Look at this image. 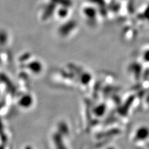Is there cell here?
Returning a JSON list of instances; mask_svg holds the SVG:
<instances>
[{"instance_id": "obj_6", "label": "cell", "mask_w": 149, "mask_h": 149, "mask_svg": "<svg viewBox=\"0 0 149 149\" xmlns=\"http://www.w3.org/2000/svg\"><path fill=\"white\" fill-rule=\"evenodd\" d=\"M25 149H33V148H32V147H31V146H27V147L25 148Z\"/></svg>"}, {"instance_id": "obj_5", "label": "cell", "mask_w": 149, "mask_h": 149, "mask_svg": "<svg viewBox=\"0 0 149 149\" xmlns=\"http://www.w3.org/2000/svg\"><path fill=\"white\" fill-rule=\"evenodd\" d=\"M58 132L61 134L62 136H64V135H67L69 132L68 125H67L66 123H65L64 122H61L58 124Z\"/></svg>"}, {"instance_id": "obj_1", "label": "cell", "mask_w": 149, "mask_h": 149, "mask_svg": "<svg viewBox=\"0 0 149 149\" xmlns=\"http://www.w3.org/2000/svg\"><path fill=\"white\" fill-rule=\"evenodd\" d=\"M56 149H67L63 141V136L58 132L55 133L52 137Z\"/></svg>"}, {"instance_id": "obj_4", "label": "cell", "mask_w": 149, "mask_h": 149, "mask_svg": "<svg viewBox=\"0 0 149 149\" xmlns=\"http://www.w3.org/2000/svg\"><path fill=\"white\" fill-rule=\"evenodd\" d=\"M32 102H33V99L32 96L31 95H26L21 100L20 104L24 108H29L32 105Z\"/></svg>"}, {"instance_id": "obj_2", "label": "cell", "mask_w": 149, "mask_h": 149, "mask_svg": "<svg viewBox=\"0 0 149 149\" xmlns=\"http://www.w3.org/2000/svg\"><path fill=\"white\" fill-rule=\"evenodd\" d=\"M106 111V106L105 104H100L96 106L93 109V113L97 116V117H101L103 116Z\"/></svg>"}, {"instance_id": "obj_3", "label": "cell", "mask_w": 149, "mask_h": 149, "mask_svg": "<svg viewBox=\"0 0 149 149\" xmlns=\"http://www.w3.org/2000/svg\"><path fill=\"white\" fill-rule=\"evenodd\" d=\"M148 136V130L146 127H141L137 130L136 137L138 140H143Z\"/></svg>"}]
</instances>
